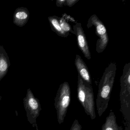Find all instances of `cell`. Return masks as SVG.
I'll list each match as a JSON object with an SVG mask.
<instances>
[{
	"label": "cell",
	"instance_id": "6da1fadb",
	"mask_svg": "<svg viewBox=\"0 0 130 130\" xmlns=\"http://www.w3.org/2000/svg\"><path fill=\"white\" fill-rule=\"evenodd\" d=\"M116 71V63L111 62L106 68L100 79L96 100V109L99 117L102 116L108 106Z\"/></svg>",
	"mask_w": 130,
	"mask_h": 130
},
{
	"label": "cell",
	"instance_id": "7a4b0ae2",
	"mask_svg": "<svg viewBox=\"0 0 130 130\" xmlns=\"http://www.w3.org/2000/svg\"><path fill=\"white\" fill-rule=\"evenodd\" d=\"M77 98L86 114L92 120L96 118L94 93L92 85L84 81L78 75Z\"/></svg>",
	"mask_w": 130,
	"mask_h": 130
},
{
	"label": "cell",
	"instance_id": "3957f363",
	"mask_svg": "<svg viewBox=\"0 0 130 130\" xmlns=\"http://www.w3.org/2000/svg\"><path fill=\"white\" fill-rule=\"evenodd\" d=\"M121 112L125 121H130V63H126L121 77Z\"/></svg>",
	"mask_w": 130,
	"mask_h": 130
},
{
	"label": "cell",
	"instance_id": "277c9868",
	"mask_svg": "<svg viewBox=\"0 0 130 130\" xmlns=\"http://www.w3.org/2000/svg\"><path fill=\"white\" fill-rule=\"evenodd\" d=\"M71 100V92L70 85L68 82H64L59 86L55 99V107L58 121L60 124L64 121Z\"/></svg>",
	"mask_w": 130,
	"mask_h": 130
},
{
	"label": "cell",
	"instance_id": "5b68a950",
	"mask_svg": "<svg viewBox=\"0 0 130 130\" xmlns=\"http://www.w3.org/2000/svg\"><path fill=\"white\" fill-rule=\"evenodd\" d=\"M94 28L95 32L99 38L96 41V51L98 53L103 52L107 47L109 38L106 28L102 22L95 15H93L89 19L87 28Z\"/></svg>",
	"mask_w": 130,
	"mask_h": 130
},
{
	"label": "cell",
	"instance_id": "8992f818",
	"mask_svg": "<svg viewBox=\"0 0 130 130\" xmlns=\"http://www.w3.org/2000/svg\"><path fill=\"white\" fill-rule=\"evenodd\" d=\"M74 35L76 36L77 45L86 58L90 60L91 54L86 35L80 23H76L73 28Z\"/></svg>",
	"mask_w": 130,
	"mask_h": 130
},
{
	"label": "cell",
	"instance_id": "52a82bcc",
	"mask_svg": "<svg viewBox=\"0 0 130 130\" xmlns=\"http://www.w3.org/2000/svg\"><path fill=\"white\" fill-rule=\"evenodd\" d=\"M24 100L25 108L27 114L30 115L32 118H37L41 109V105L38 100L35 97L30 89L28 90L26 97Z\"/></svg>",
	"mask_w": 130,
	"mask_h": 130
},
{
	"label": "cell",
	"instance_id": "ba28073f",
	"mask_svg": "<svg viewBox=\"0 0 130 130\" xmlns=\"http://www.w3.org/2000/svg\"><path fill=\"white\" fill-rule=\"evenodd\" d=\"M75 65L78 73V75L85 82L92 85L91 75L88 68L81 57L77 54L75 60Z\"/></svg>",
	"mask_w": 130,
	"mask_h": 130
},
{
	"label": "cell",
	"instance_id": "9c48e42d",
	"mask_svg": "<svg viewBox=\"0 0 130 130\" xmlns=\"http://www.w3.org/2000/svg\"><path fill=\"white\" fill-rule=\"evenodd\" d=\"M102 130H123L122 127L119 126L117 124L116 116L112 109L102 126Z\"/></svg>",
	"mask_w": 130,
	"mask_h": 130
},
{
	"label": "cell",
	"instance_id": "30bf717a",
	"mask_svg": "<svg viewBox=\"0 0 130 130\" xmlns=\"http://www.w3.org/2000/svg\"><path fill=\"white\" fill-rule=\"evenodd\" d=\"M48 19L52 29L58 35L64 38H66L68 36L62 30L61 27L60 18L56 16H53L48 17Z\"/></svg>",
	"mask_w": 130,
	"mask_h": 130
},
{
	"label": "cell",
	"instance_id": "8fae6325",
	"mask_svg": "<svg viewBox=\"0 0 130 130\" xmlns=\"http://www.w3.org/2000/svg\"><path fill=\"white\" fill-rule=\"evenodd\" d=\"M72 18L70 15L66 14L63 15L62 17L60 18L61 27L62 30L68 36L70 33L74 34L73 28L71 27V24L69 23V22Z\"/></svg>",
	"mask_w": 130,
	"mask_h": 130
},
{
	"label": "cell",
	"instance_id": "7c38bea8",
	"mask_svg": "<svg viewBox=\"0 0 130 130\" xmlns=\"http://www.w3.org/2000/svg\"><path fill=\"white\" fill-rule=\"evenodd\" d=\"M9 67V62L4 56L0 57V80L6 73Z\"/></svg>",
	"mask_w": 130,
	"mask_h": 130
},
{
	"label": "cell",
	"instance_id": "4fadbf2b",
	"mask_svg": "<svg viewBox=\"0 0 130 130\" xmlns=\"http://www.w3.org/2000/svg\"><path fill=\"white\" fill-rule=\"evenodd\" d=\"M28 17V13L24 10H20L17 12L15 15V19L16 20L23 21L27 19Z\"/></svg>",
	"mask_w": 130,
	"mask_h": 130
},
{
	"label": "cell",
	"instance_id": "5bb4252c",
	"mask_svg": "<svg viewBox=\"0 0 130 130\" xmlns=\"http://www.w3.org/2000/svg\"><path fill=\"white\" fill-rule=\"evenodd\" d=\"M82 127L77 119L74 120L70 130H82Z\"/></svg>",
	"mask_w": 130,
	"mask_h": 130
},
{
	"label": "cell",
	"instance_id": "9a60e30c",
	"mask_svg": "<svg viewBox=\"0 0 130 130\" xmlns=\"http://www.w3.org/2000/svg\"><path fill=\"white\" fill-rule=\"evenodd\" d=\"M79 1V0H66L65 6L72 7L75 4Z\"/></svg>",
	"mask_w": 130,
	"mask_h": 130
},
{
	"label": "cell",
	"instance_id": "2e32d148",
	"mask_svg": "<svg viewBox=\"0 0 130 130\" xmlns=\"http://www.w3.org/2000/svg\"><path fill=\"white\" fill-rule=\"evenodd\" d=\"M66 0H57L56 1V5L58 7H62L65 6Z\"/></svg>",
	"mask_w": 130,
	"mask_h": 130
}]
</instances>
